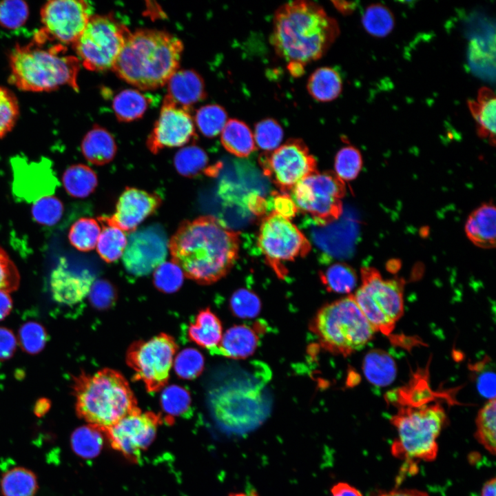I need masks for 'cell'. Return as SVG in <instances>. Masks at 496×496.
Segmentation results:
<instances>
[{"instance_id": "obj_60", "label": "cell", "mask_w": 496, "mask_h": 496, "mask_svg": "<svg viewBox=\"0 0 496 496\" xmlns=\"http://www.w3.org/2000/svg\"><path fill=\"white\" fill-rule=\"evenodd\" d=\"M333 3L334 4L335 8L343 14H349L352 13L357 6L356 3L352 1H333Z\"/></svg>"}, {"instance_id": "obj_33", "label": "cell", "mask_w": 496, "mask_h": 496, "mask_svg": "<svg viewBox=\"0 0 496 496\" xmlns=\"http://www.w3.org/2000/svg\"><path fill=\"white\" fill-rule=\"evenodd\" d=\"M149 102V99L139 91L127 89L114 97L112 107L119 121L130 122L143 116Z\"/></svg>"}, {"instance_id": "obj_1", "label": "cell", "mask_w": 496, "mask_h": 496, "mask_svg": "<svg viewBox=\"0 0 496 496\" xmlns=\"http://www.w3.org/2000/svg\"><path fill=\"white\" fill-rule=\"evenodd\" d=\"M240 234L221 220L201 216L181 223L168 242L172 261L200 285L225 277L237 260Z\"/></svg>"}, {"instance_id": "obj_53", "label": "cell", "mask_w": 496, "mask_h": 496, "mask_svg": "<svg viewBox=\"0 0 496 496\" xmlns=\"http://www.w3.org/2000/svg\"><path fill=\"white\" fill-rule=\"evenodd\" d=\"M478 391L489 400L495 398V375L490 369L480 371L477 378Z\"/></svg>"}, {"instance_id": "obj_20", "label": "cell", "mask_w": 496, "mask_h": 496, "mask_svg": "<svg viewBox=\"0 0 496 496\" xmlns=\"http://www.w3.org/2000/svg\"><path fill=\"white\" fill-rule=\"evenodd\" d=\"M93 280L94 278L89 272L71 270L67 260L61 258L50 276L52 296L61 303H77L89 293Z\"/></svg>"}, {"instance_id": "obj_41", "label": "cell", "mask_w": 496, "mask_h": 496, "mask_svg": "<svg viewBox=\"0 0 496 496\" xmlns=\"http://www.w3.org/2000/svg\"><path fill=\"white\" fill-rule=\"evenodd\" d=\"M161 405L170 417L187 415L191 409V396L189 391L178 385L163 389L161 395Z\"/></svg>"}, {"instance_id": "obj_45", "label": "cell", "mask_w": 496, "mask_h": 496, "mask_svg": "<svg viewBox=\"0 0 496 496\" xmlns=\"http://www.w3.org/2000/svg\"><path fill=\"white\" fill-rule=\"evenodd\" d=\"M284 132L278 121L271 118H265L255 125V144L265 152L272 151L280 146Z\"/></svg>"}, {"instance_id": "obj_58", "label": "cell", "mask_w": 496, "mask_h": 496, "mask_svg": "<svg viewBox=\"0 0 496 496\" xmlns=\"http://www.w3.org/2000/svg\"><path fill=\"white\" fill-rule=\"evenodd\" d=\"M12 301L8 292L0 291V320L4 319L11 311Z\"/></svg>"}, {"instance_id": "obj_7", "label": "cell", "mask_w": 496, "mask_h": 496, "mask_svg": "<svg viewBox=\"0 0 496 496\" xmlns=\"http://www.w3.org/2000/svg\"><path fill=\"white\" fill-rule=\"evenodd\" d=\"M391 422L397 432L391 445L393 456L411 464L436 458L437 438L446 422L445 411L439 404L404 406Z\"/></svg>"}, {"instance_id": "obj_23", "label": "cell", "mask_w": 496, "mask_h": 496, "mask_svg": "<svg viewBox=\"0 0 496 496\" xmlns=\"http://www.w3.org/2000/svg\"><path fill=\"white\" fill-rule=\"evenodd\" d=\"M495 207L490 203L483 204L470 214L465 231L476 246L484 249L495 247Z\"/></svg>"}, {"instance_id": "obj_24", "label": "cell", "mask_w": 496, "mask_h": 496, "mask_svg": "<svg viewBox=\"0 0 496 496\" xmlns=\"http://www.w3.org/2000/svg\"><path fill=\"white\" fill-rule=\"evenodd\" d=\"M496 98L492 90L486 87L478 91L477 100H469L468 106L477 125V133L482 138L495 143Z\"/></svg>"}, {"instance_id": "obj_9", "label": "cell", "mask_w": 496, "mask_h": 496, "mask_svg": "<svg viewBox=\"0 0 496 496\" xmlns=\"http://www.w3.org/2000/svg\"><path fill=\"white\" fill-rule=\"evenodd\" d=\"M130 34L128 28L110 14L92 15L73 48L87 70L112 69Z\"/></svg>"}, {"instance_id": "obj_56", "label": "cell", "mask_w": 496, "mask_h": 496, "mask_svg": "<svg viewBox=\"0 0 496 496\" xmlns=\"http://www.w3.org/2000/svg\"><path fill=\"white\" fill-rule=\"evenodd\" d=\"M331 496H363L361 492L346 482H338L331 488Z\"/></svg>"}, {"instance_id": "obj_27", "label": "cell", "mask_w": 496, "mask_h": 496, "mask_svg": "<svg viewBox=\"0 0 496 496\" xmlns=\"http://www.w3.org/2000/svg\"><path fill=\"white\" fill-rule=\"evenodd\" d=\"M220 141L227 151L238 157L248 156L256 149L249 127L236 118L227 121L221 132Z\"/></svg>"}, {"instance_id": "obj_36", "label": "cell", "mask_w": 496, "mask_h": 496, "mask_svg": "<svg viewBox=\"0 0 496 496\" xmlns=\"http://www.w3.org/2000/svg\"><path fill=\"white\" fill-rule=\"evenodd\" d=\"M322 283L330 292L347 293L353 291L357 284L355 270L344 263H335L320 273Z\"/></svg>"}, {"instance_id": "obj_61", "label": "cell", "mask_w": 496, "mask_h": 496, "mask_svg": "<svg viewBox=\"0 0 496 496\" xmlns=\"http://www.w3.org/2000/svg\"><path fill=\"white\" fill-rule=\"evenodd\" d=\"M495 477L487 481L482 489V496H495Z\"/></svg>"}, {"instance_id": "obj_49", "label": "cell", "mask_w": 496, "mask_h": 496, "mask_svg": "<svg viewBox=\"0 0 496 496\" xmlns=\"http://www.w3.org/2000/svg\"><path fill=\"white\" fill-rule=\"evenodd\" d=\"M230 306L233 313L236 316L252 318L260 312V301L254 293L245 289H240L233 293Z\"/></svg>"}, {"instance_id": "obj_13", "label": "cell", "mask_w": 496, "mask_h": 496, "mask_svg": "<svg viewBox=\"0 0 496 496\" xmlns=\"http://www.w3.org/2000/svg\"><path fill=\"white\" fill-rule=\"evenodd\" d=\"M259 163L267 176L287 194L302 179L318 172L317 162L302 139L290 138L276 149L265 152Z\"/></svg>"}, {"instance_id": "obj_17", "label": "cell", "mask_w": 496, "mask_h": 496, "mask_svg": "<svg viewBox=\"0 0 496 496\" xmlns=\"http://www.w3.org/2000/svg\"><path fill=\"white\" fill-rule=\"evenodd\" d=\"M161 418L152 412L138 410L121 419L105 431L112 446L126 457L137 459L153 442Z\"/></svg>"}, {"instance_id": "obj_29", "label": "cell", "mask_w": 496, "mask_h": 496, "mask_svg": "<svg viewBox=\"0 0 496 496\" xmlns=\"http://www.w3.org/2000/svg\"><path fill=\"white\" fill-rule=\"evenodd\" d=\"M363 371L368 381L378 386L389 385L397 374L396 364L393 358L380 349L372 350L365 355Z\"/></svg>"}, {"instance_id": "obj_52", "label": "cell", "mask_w": 496, "mask_h": 496, "mask_svg": "<svg viewBox=\"0 0 496 496\" xmlns=\"http://www.w3.org/2000/svg\"><path fill=\"white\" fill-rule=\"evenodd\" d=\"M89 293L91 302L98 309H106L110 307L116 299L114 287L105 280L94 282Z\"/></svg>"}, {"instance_id": "obj_57", "label": "cell", "mask_w": 496, "mask_h": 496, "mask_svg": "<svg viewBox=\"0 0 496 496\" xmlns=\"http://www.w3.org/2000/svg\"><path fill=\"white\" fill-rule=\"evenodd\" d=\"M247 205L249 209L255 215H262L265 214L267 203L265 200L258 195L251 194L249 196Z\"/></svg>"}, {"instance_id": "obj_48", "label": "cell", "mask_w": 496, "mask_h": 496, "mask_svg": "<svg viewBox=\"0 0 496 496\" xmlns=\"http://www.w3.org/2000/svg\"><path fill=\"white\" fill-rule=\"evenodd\" d=\"M184 273L180 267L172 262H163L154 272L155 287L164 293L178 291L183 285Z\"/></svg>"}, {"instance_id": "obj_25", "label": "cell", "mask_w": 496, "mask_h": 496, "mask_svg": "<svg viewBox=\"0 0 496 496\" xmlns=\"http://www.w3.org/2000/svg\"><path fill=\"white\" fill-rule=\"evenodd\" d=\"M81 152L85 159L96 165L112 161L116 153V144L112 135L105 128L94 125L81 142Z\"/></svg>"}, {"instance_id": "obj_30", "label": "cell", "mask_w": 496, "mask_h": 496, "mask_svg": "<svg viewBox=\"0 0 496 496\" xmlns=\"http://www.w3.org/2000/svg\"><path fill=\"white\" fill-rule=\"evenodd\" d=\"M98 220L102 230L96 243V251L104 261L112 262L123 255L127 238L125 231L109 221L107 216H100Z\"/></svg>"}, {"instance_id": "obj_39", "label": "cell", "mask_w": 496, "mask_h": 496, "mask_svg": "<svg viewBox=\"0 0 496 496\" xmlns=\"http://www.w3.org/2000/svg\"><path fill=\"white\" fill-rule=\"evenodd\" d=\"M99 221L92 218H81L71 226L68 239L70 244L81 251L94 249L101 233Z\"/></svg>"}, {"instance_id": "obj_51", "label": "cell", "mask_w": 496, "mask_h": 496, "mask_svg": "<svg viewBox=\"0 0 496 496\" xmlns=\"http://www.w3.org/2000/svg\"><path fill=\"white\" fill-rule=\"evenodd\" d=\"M19 283L20 274L16 265L0 246V291H14L17 289Z\"/></svg>"}, {"instance_id": "obj_5", "label": "cell", "mask_w": 496, "mask_h": 496, "mask_svg": "<svg viewBox=\"0 0 496 496\" xmlns=\"http://www.w3.org/2000/svg\"><path fill=\"white\" fill-rule=\"evenodd\" d=\"M72 391L77 415L103 431L139 410L127 380L116 370L82 372L74 378Z\"/></svg>"}, {"instance_id": "obj_14", "label": "cell", "mask_w": 496, "mask_h": 496, "mask_svg": "<svg viewBox=\"0 0 496 496\" xmlns=\"http://www.w3.org/2000/svg\"><path fill=\"white\" fill-rule=\"evenodd\" d=\"M209 406L216 422L222 428L238 434L258 427L268 410L259 395L237 397L234 391L225 388L212 392Z\"/></svg>"}, {"instance_id": "obj_2", "label": "cell", "mask_w": 496, "mask_h": 496, "mask_svg": "<svg viewBox=\"0 0 496 496\" xmlns=\"http://www.w3.org/2000/svg\"><path fill=\"white\" fill-rule=\"evenodd\" d=\"M339 34L338 22L320 5L294 1L276 10L270 41L280 57L305 65L324 55Z\"/></svg>"}, {"instance_id": "obj_38", "label": "cell", "mask_w": 496, "mask_h": 496, "mask_svg": "<svg viewBox=\"0 0 496 496\" xmlns=\"http://www.w3.org/2000/svg\"><path fill=\"white\" fill-rule=\"evenodd\" d=\"M365 30L371 35L380 38L387 36L393 29L395 18L392 12L381 3L369 6L362 17Z\"/></svg>"}, {"instance_id": "obj_34", "label": "cell", "mask_w": 496, "mask_h": 496, "mask_svg": "<svg viewBox=\"0 0 496 496\" xmlns=\"http://www.w3.org/2000/svg\"><path fill=\"white\" fill-rule=\"evenodd\" d=\"M0 486L3 496H34L38 489L36 475L23 467H14L5 472Z\"/></svg>"}, {"instance_id": "obj_62", "label": "cell", "mask_w": 496, "mask_h": 496, "mask_svg": "<svg viewBox=\"0 0 496 496\" xmlns=\"http://www.w3.org/2000/svg\"><path fill=\"white\" fill-rule=\"evenodd\" d=\"M304 65L298 62H289L288 70L291 74L295 77H299L302 76L304 72Z\"/></svg>"}, {"instance_id": "obj_28", "label": "cell", "mask_w": 496, "mask_h": 496, "mask_svg": "<svg viewBox=\"0 0 496 496\" xmlns=\"http://www.w3.org/2000/svg\"><path fill=\"white\" fill-rule=\"evenodd\" d=\"M307 89L315 100L329 102L337 99L342 90V81L338 72L332 68L316 69L309 77Z\"/></svg>"}, {"instance_id": "obj_50", "label": "cell", "mask_w": 496, "mask_h": 496, "mask_svg": "<svg viewBox=\"0 0 496 496\" xmlns=\"http://www.w3.org/2000/svg\"><path fill=\"white\" fill-rule=\"evenodd\" d=\"M46 337L43 327L35 322H27L19 331L21 347L30 353L41 351L45 346Z\"/></svg>"}, {"instance_id": "obj_10", "label": "cell", "mask_w": 496, "mask_h": 496, "mask_svg": "<svg viewBox=\"0 0 496 496\" xmlns=\"http://www.w3.org/2000/svg\"><path fill=\"white\" fill-rule=\"evenodd\" d=\"M344 181L335 172H316L300 180L291 190L298 210L308 214L318 225L337 220L342 213Z\"/></svg>"}, {"instance_id": "obj_16", "label": "cell", "mask_w": 496, "mask_h": 496, "mask_svg": "<svg viewBox=\"0 0 496 496\" xmlns=\"http://www.w3.org/2000/svg\"><path fill=\"white\" fill-rule=\"evenodd\" d=\"M167 251V238L163 227L149 225L130 233L123 254V262L130 273L146 276L164 262Z\"/></svg>"}, {"instance_id": "obj_64", "label": "cell", "mask_w": 496, "mask_h": 496, "mask_svg": "<svg viewBox=\"0 0 496 496\" xmlns=\"http://www.w3.org/2000/svg\"><path fill=\"white\" fill-rule=\"evenodd\" d=\"M229 496H258L256 490H250L246 492L231 493Z\"/></svg>"}, {"instance_id": "obj_31", "label": "cell", "mask_w": 496, "mask_h": 496, "mask_svg": "<svg viewBox=\"0 0 496 496\" xmlns=\"http://www.w3.org/2000/svg\"><path fill=\"white\" fill-rule=\"evenodd\" d=\"M209 158L205 152L196 145L182 148L176 154L174 159L176 171L182 176L194 178L201 173L210 175L218 171L216 166H207Z\"/></svg>"}, {"instance_id": "obj_12", "label": "cell", "mask_w": 496, "mask_h": 496, "mask_svg": "<svg viewBox=\"0 0 496 496\" xmlns=\"http://www.w3.org/2000/svg\"><path fill=\"white\" fill-rule=\"evenodd\" d=\"M177 349L174 338L165 333L134 342L126 354L127 364L134 371V380L141 381L149 393L163 389Z\"/></svg>"}, {"instance_id": "obj_11", "label": "cell", "mask_w": 496, "mask_h": 496, "mask_svg": "<svg viewBox=\"0 0 496 496\" xmlns=\"http://www.w3.org/2000/svg\"><path fill=\"white\" fill-rule=\"evenodd\" d=\"M258 245L266 262L280 278L287 275L284 262L304 257L311 250L307 237L290 221L274 211L260 224Z\"/></svg>"}, {"instance_id": "obj_46", "label": "cell", "mask_w": 496, "mask_h": 496, "mask_svg": "<svg viewBox=\"0 0 496 496\" xmlns=\"http://www.w3.org/2000/svg\"><path fill=\"white\" fill-rule=\"evenodd\" d=\"M203 355L196 349L187 348L181 351L174 361L176 375L185 380H193L204 369Z\"/></svg>"}, {"instance_id": "obj_8", "label": "cell", "mask_w": 496, "mask_h": 496, "mask_svg": "<svg viewBox=\"0 0 496 496\" xmlns=\"http://www.w3.org/2000/svg\"><path fill=\"white\" fill-rule=\"evenodd\" d=\"M360 275L362 284L352 297L375 331L389 335L404 313V281L384 280L371 267H362Z\"/></svg>"}, {"instance_id": "obj_18", "label": "cell", "mask_w": 496, "mask_h": 496, "mask_svg": "<svg viewBox=\"0 0 496 496\" xmlns=\"http://www.w3.org/2000/svg\"><path fill=\"white\" fill-rule=\"evenodd\" d=\"M194 120L189 109L181 106L166 95L159 117L147 140V146L153 154L165 147H180L194 139Z\"/></svg>"}, {"instance_id": "obj_4", "label": "cell", "mask_w": 496, "mask_h": 496, "mask_svg": "<svg viewBox=\"0 0 496 496\" xmlns=\"http://www.w3.org/2000/svg\"><path fill=\"white\" fill-rule=\"evenodd\" d=\"M183 49L181 41L168 32L139 29L130 32L112 70L136 87L156 89L177 71Z\"/></svg>"}, {"instance_id": "obj_40", "label": "cell", "mask_w": 496, "mask_h": 496, "mask_svg": "<svg viewBox=\"0 0 496 496\" xmlns=\"http://www.w3.org/2000/svg\"><path fill=\"white\" fill-rule=\"evenodd\" d=\"M227 121L225 110L216 104L201 107L195 115L198 128L207 138H213L221 133Z\"/></svg>"}, {"instance_id": "obj_54", "label": "cell", "mask_w": 496, "mask_h": 496, "mask_svg": "<svg viewBox=\"0 0 496 496\" xmlns=\"http://www.w3.org/2000/svg\"><path fill=\"white\" fill-rule=\"evenodd\" d=\"M274 211L290 219L298 212V209L291 197L287 194H277L273 198Z\"/></svg>"}, {"instance_id": "obj_22", "label": "cell", "mask_w": 496, "mask_h": 496, "mask_svg": "<svg viewBox=\"0 0 496 496\" xmlns=\"http://www.w3.org/2000/svg\"><path fill=\"white\" fill-rule=\"evenodd\" d=\"M167 83V95L185 107L190 109L192 105L204 100L207 96L204 81L194 70L176 71Z\"/></svg>"}, {"instance_id": "obj_6", "label": "cell", "mask_w": 496, "mask_h": 496, "mask_svg": "<svg viewBox=\"0 0 496 496\" xmlns=\"http://www.w3.org/2000/svg\"><path fill=\"white\" fill-rule=\"evenodd\" d=\"M310 329L322 347L344 357L362 349L375 333L351 294L322 306Z\"/></svg>"}, {"instance_id": "obj_21", "label": "cell", "mask_w": 496, "mask_h": 496, "mask_svg": "<svg viewBox=\"0 0 496 496\" xmlns=\"http://www.w3.org/2000/svg\"><path fill=\"white\" fill-rule=\"evenodd\" d=\"M258 344L259 335L254 327L234 325L223 334L218 346L210 352L229 358L244 359L255 352Z\"/></svg>"}, {"instance_id": "obj_59", "label": "cell", "mask_w": 496, "mask_h": 496, "mask_svg": "<svg viewBox=\"0 0 496 496\" xmlns=\"http://www.w3.org/2000/svg\"><path fill=\"white\" fill-rule=\"evenodd\" d=\"M379 496H429L426 492L415 489L393 490L380 494Z\"/></svg>"}, {"instance_id": "obj_35", "label": "cell", "mask_w": 496, "mask_h": 496, "mask_svg": "<svg viewBox=\"0 0 496 496\" xmlns=\"http://www.w3.org/2000/svg\"><path fill=\"white\" fill-rule=\"evenodd\" d=\"M103 431L99 428L90 424L77 428L71 436L72 451L79 457L84 459L96 457L103 446Z\"/></svg>"}, {"instance_id": "obj_44", "label": "cell", "mask_w": 496, "mask_h": 496, "mask_svg": "<svg viewBox=\"0 0 496 496\" xmlns=\"http://www.w3.org/2000/svg\"><path fill=\"white\" fill-rule=\"evenodd\" d=\"M362 167V158L360 151L353 146L341 148L335 158L336 175L344 180L355 179Z\"/></svg>"}, {"instance_id": "obj_42", "label": "cell", "mask_w": 496, "mask_h": 496, "mask_svg": "<svg viewBox=\"0 0 496 496\" xmlns=\"http://www.w3.org/2000/svg\"><path fill=\"white\" fill-rule=\"evenodd\" d=\"M64 211L61 200L52 195L38 198L33 203L31 213L34 221L45 226H53L61 218Z\"/></svg>"}, {"instance_id": "obj_26", "label": "cell", "mask_w": 496, "mask_h": 496, "mask_svg": "<svg viewBox=\"0 0 496 496\" xmlns=\"http://www.w3.org/2000/svg\"><path fill=\"white\" fill-rule=\"evenodd\" d=\"M222 336L221 322L209 308L200 310L188 327L189 338L210 351L218 346Z\"/></svg>"}, {"instance_id": "obj_32", "label": "cell", "mask_w": 496, "mask_h": 496, "mask_svg": "<svg viewBox=\"0 0 496 496\" xmlns=\"http://www.w3.org/2000/svg\"><path fill=\"white\" fill-rule=\"evenodd\" d=\"M62 183L69 195L83 198L95 190L98 179L96 173L89 166L76 164L65 169L62 176Z\"/></svg>"}, {"instance_id": "obj_3", "label": "cell", "mask_w": 496, "mask_h": 496, "mask_svg": "<svg viewBox=\"0 0 496 496\" xmlns=\"http://www.w3.org/2000/svg\"><path fill=\"white\" fill-rule=\"evenodd\" d=\"M66 46L50 41L39 30L27 44H16L9 54V81L18 90L52 92L63 86L79 91L81 62Z\"/></svg>"}, {"instance_id": "obj_19", "label": "cell", "mask_w": 496, "mask_h": 496, "mask_svg": "<svg viewBox=\"0 0 496 496\" xmlns=\"http://www.w3.org/2000/svg\"><path fill=\"white\" fill-rule=\"evenodd\" d=\"M161 203V197L156 193L126 187L118 198L114 214L107 218L123 231L132 233L153 214Z\"/></svg>"}, {"instance_id": "obj_43", "label": "cell", "mask_w": 496, "mask_h": 496, "mask_svg": "<svg viewBox=\"0 0 496 496\" xmlns=\"http://www.w3.org/2000/svg\"><path fill=\"white\" fill-rule=\"evenodd\" d=\"M20 115V107L15 94L0 85V138H4L15 127Z\"/></svg>"}, {"instance_id": "obj_55", "label": "cell", "mask_w": 496, "mask_h": 496, "mask_svg": "<svg viewBox=\"0 0 496 496\" xmlns=\"http://www.w3.org/2000/svg\"><path fill=\"white\" fill-rule=\"evenodd\" d=\"M17 340L13 333L4 327H0V360L10 358L15 351Z\"/></svg>"}, {"instance_id": "obj_15", "label": "cell", "mask_w": 496, "mask_h": 496, "mask_svg": "<svg viewBox=\"0 0 496 496\" xmlns=\"http://www.w3.org/2000/svg\"><path fill=\"white\" fill-rule=\"evenodd\" d=\"M92 6L83 0H51L40 10L42 27L47 38L63 45L73 44L92 17Z\"/></svg>"}, {"instance_id": "obj_63", "label": "cell", "mask_w": 496, "mask_h": 496, "mask_svg": "<svg viewBox=\"0 0 496 496\" xmlns=\"http://www.w3.org/2000/svg\"><path fill=\"white\" fill-rule=\"evenodd\" d=\"M50 408V402L45 399L40 400L35 405L34 413L37 416H41L45 413Z\"/></svg>"}, {"instance_id": "obj_47", "label": "cell", "mask_w": 496, "mask_h": 496, "mask_svg": "<svg viewBox=\"0 0 496 496\" xmlns=\"http://www.w3.org/2000/svg\"><path fill=\"white\" fill-rule=\"evenodd\" d=\"M29 12V6L24 1H2L0 2V26L7 30L18 29L26 23Z\"/></svg>"}, {"instance_id": "obj_37", "label": "cell", "mask_w": 496, "mask_h": 496, "mask_svg": "<svg viewBox=\"0 0 496 496\" xmlns=\"http://www.w3.org/2000/svg\"><path fill=\"white\" fill-rule=\"evenodd\" d=\"M495 420L496 401L495 398L488 400L479 411L476 417V432L475 437L489 453L495 454Z\"/></svg>"}]
</instances>
